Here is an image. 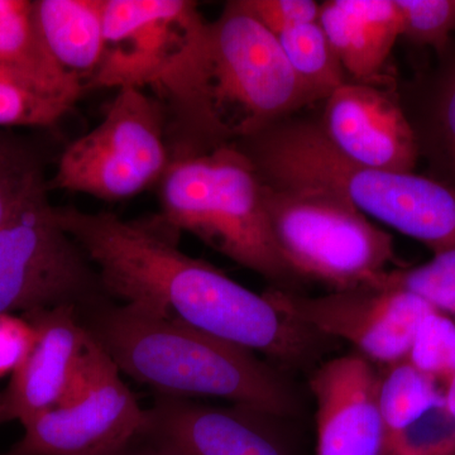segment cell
<instances>
[{"label": "cell", "mask_w": 455, "mask_h": 455, "mask_svg": "<svg viewBox=\"0 0 455 455\" xmlns=\"http://www.w3.org/2000/svg\"><path fill=\"white\" fill-rule=\"evenodd\" d=\"M317 22L347 75L357 82L376 80L401 38L395 0H328L320 3Z\"/></svg>", "instance_id": "16"}, {"label": "cell", "mask_w": 455, "mask_h": 455, "mask_svg": "<svg viewBox=\"0 0 455 455\" xmlns=\"http://www.w3.org/2000/svg\"><path fill=\"white\" fill-rule=\"evenodd\" d=\"M265 296L281 313L326 338L349 341L359 355L381 367L407 358L419 326L438 311L415 293L372 287L317 298L271 289Z\"/></svg>", "instance_id": "10"}, {"label": "cell", "mask_w": 455, "mask_h": 455, "mask_svg": "<svg viewBox=\"0 0 455 455\" xmlns=\"http://www.w3.org/2000/svg\"><path fill=\"white\" fill-rule=\"evenodd\" d=\"M379 455H455V421L445 401L385 440Z\"/></svg>", "instance_id": "26"}, {"label": "cell", "mask_w": 455, "mask_h": 455, "mask_svg": "<svg viewBox=\"0 0 455 455\" xmlns=\"http://www.w3.org/2000/svg\"><path fill=\"white\" fill-rule=\"evenodd\" d=\"M109 455H178L169 449L161 447V445L156 444L152 440L145 438V436L139 435L136 438L132 439L128 444L124 447L118 449L114 451L113 454Z\"/></svg>", "instance_id": "30"}, {"label": "cell", "mask_w": 455, "mask_h": 455, "mask_svg": "<svg viewBox=\"0 0 455 455\" xmlns=\"http://www.w3.org/2000/svg\"><path fill=\"white\" fill-rule=\"evenodd\" d=\"M160 217L227 259L292 291L299 278L272 235L263 184L235 145L172 161L160 180Z\"/></svg>", "instance_id": "5"}, {"label": "cell", "mask_w": 455, "mask_h": 455, "mask_svg": "<svg viewBox=\"0 0 455 455\" xmlns=\"http://www.w3.org/2000/svg\"><path fill=\"white\" fill-rule=\"evenodd\" d=\"M44 182L40 157L16 137L0 131V229Z\"/></svg>", "instance_id": "23"}, {"label": "cell", "mask_w": 455, "mask_h": 455, "mask_svg": "<svg viewBox=\"0 0 455 455\" xmlns=\"http://www.w3.org/2000/svg\"><path fill=\"white\" fill-rule=\"evenodd\" d=\"M77 313L121 373L156 394L224 398L275 418L295 412L291 388L250 350L109 296Z\"/></svg>", "instance_id": "3"}, {"label": "cell", "mask_w": 455, "mask_h": 455, "mask_svg": "<svg viewBox=\"0 0 455 455\" xmlns=\"http://www.w3.org/2000/svg\"><path fill=\"white\" fill-rule=\"evenodd\" d=\"M0 71L44 94L76 103L84 86L66 75L44 46L31 0H0Z\"/></svg>", "instance_id": "18"}, {"label": "cell", "mask_w": 455, "mask_h": 455, "mask_svg": "<svg viewBox=\"0 0 455 455\" xmlns=\"http://www.w3.org/2000/svg\"><path fill=\"white\" fill-rule=\"evenodd\" d=\"M379 377L372 362L359 353L331 359L314 371L316 455L381 454Z\"/></svg>", "instance_id": "15"}, {"label": "cell", "mask_w": 455, "mask_h": 455, "mask_svg": "<svg viewBox=\"0 0 455 455\" xmlns=\"http://www.w3.org/2000/svg\"><path fill=\"white\" fill-rule=\"evenodd\" d=\"M235 145L266 187L325 194L433 253L455 248V191L429 176L353 163L326 140L317 119L293 114Z\"/></svg>", "instance_id": "4"}, {"label": "cell", "mask_w": 455, "mask_h": 455, "mask_svg": "<svg viewBox=\"0 0 455 455\" xmlns=\"http://www.w3.org/2000/svg\"><path fill=\"white\" fill-rule=\"evenodd\" d=\"M49 188L46 182L36 188L0 229V314L82 309L109 296L92 260L60 226Z\"/></svg>", "instance_id": "7"}, {"label": "cell", "mask_w": 455, "mask_h": 455, "mask_svg": "<svg viewBox=\"0 0 455 455\" xmlns=\"http://www.w3.org/2000/svg\"><path fill=\"white\" fill-rule=\"evenodd\" d=\"M438 73L416 114H407L419 155L430 166L429 178L455 191V46L440 55Z\"/></svg>", "instance_id": "19"}, {"label": "cell", "mask_w": 455, "mask_h": 455, "mask_svg": "<svg viewBox=\"0 0 455 455\" xmlns=\"http://www.w3.org/2000/svg\"><path fill=\"white\" fill-rule=\"evenodd\" d=\"M272 235L289 267L334 291L371 286L396 263L394 238L352 206L311 191L263 185Z\"/></svg>", "instance_id": "6"}, {"label": "cell", "mask_w": 455, "mask_h": 455, "mask_svg": "<svg viewBox=\"0 0 455 455\" xmlns=\"http://www.w3.org/2000/svg\"><path fill=\"white\" fill-rule=\"evenodd\" d=\"M170 164L163 107L121 89L100 124L62 152L49 188L121 202L158 184Z\"/></svg>", "instance_id": "8"}, {"label": "cell", "mask_w": 455, "mask_h": 455, "mask_svg": "<svg viewBox=\"0 0 455 455\" xmlns=\"http://www.w3.org/2000/svg\"><path fill=\"white\" fill-rule=\"evenodd\" d=\"M401 18V37L442 55L455 32V0H395Z\"/></svg>", "instance_id": "25"}, {"label": "cell", "mask_w": 455, "mask_h": 455, "mask_svg": "<svg viewBox=\"0 0 455 455\" xmlns=\"http://www.w3.org/2000/svg\"><path fill=\"white\" fill-rule=\"evenodd\" d=\"M407 359L423 372L447 385L455 373V323L435 311L425 317Z\"/></svg>", "instance_id": "27"}, {"label": "cell", "mask_w": 455, "mask_h": 455, "mask_svg": "<svg viewBox=\"0 0 455 455\" xmlns=\"http://www.w3.org/2000/svg\"><path fill=\"white\" fill-rule=\"evenodd\" d=\"M140 435L178 455H292L275 416L156 394Z\"/></svg>", "instance_id": "13"}, {"label": "cell", "mask_w": 455, "mask_h": 455, "mask_svg": "<svg viewBox=\"0 0 455 455\" xmlns=\"http://www.w3.org/2000/svg\"><path fill=\"white\" fill-rule=\"evenodd\" d=\"M367 287L415 293L440 313L455 315V248L434 253L424 265L390 269Z\"/></svg>", "instance_id": "22"}, {"label": "cell", "mask_w": 455, "mask_h": 455, "mask_svg": "<svg viewBox=\"0 0 455 455\" xmlns=\"http://www.w3.org/2000/svg\"><path fill=\"white\" fill-rule=\"evenodd\" d=\"M35 341V329L26 319L0 314V376L20 366Z\"/></svg>", "instance_id": "29"}, {"label": "cell", "mask_w": 455, "mask_h": 455, "mask_svg": "<svg viewBox=\"0 0 455 455\" xmlns=\"http://www.w3.org/2000/svg\"><path fill=\"white\" fill-rule=\"evenodd\" d=\"M145 416L119 368L90 337L64 401L23 425L22 438L7 455L113 454L139 435Z\"/></svg>", "instance_id": "9"}, {"label": "cell", "mask_w": 455, "mask_h": 455, "mask_svg": "<svg viewBox=\"0 0 455 455\" xmlns=\"http://www.w3.org/2000/svg\"><path fill=\"white\" fill-rule=\"evenodd\" d=\"M33 7L50 56L85 92L103 60L106 0H35Z\"/></svg>", "instance_id": "17"}, {"label": "cell", "mask_w": 455, "mask_h": 455, "mask_svg": "<svg viewBox=\"0 0 455 455\" xmlns=\"http://www.w3.org/2000/svg\"><path fill=\"white\" fill-rule=\"evenodd\" d=\"M56 217L92 260L113 300L180 320L266 357L289 343V317L263 293L182 252L180 233L160 215L124 220L113 212L56 206Z\"/></svg>", "instance_id": "1"}, {"label": "cell", "mask_w": 455, "mask_h": 455, "mask_svg": "<svg viewBox=\"0 0 455 455\" xmlns=\"http://www.w3.org/2000/svg\"><path fill=\"white\" fill-rule=\"evenodd\" d=\"M320 130L353 163L390 172H415L419 147L401 99L373 82L348 80L325 101Z\"/></svg>", "instance_id": "12"}, {"label": "cell", "mask_w": 455, "mask_h": 455, "mask_svg": "<svg viewBox=\"0 0 455 455\" xmlns=\"http://www.w3.org/2000/svg\"><path fill=\"white\" fill-rule=\"evenodd\" d=\"M170 163L254 136L307 106L276 36L227 2L151 88Z\"/></svg>", "instance_id": "2"}, {"label": "cell", "mask_w": 455, "mask_h": 455, "mask_svg": "<svg viewBox=\"0 0 455 455\" xmlns=\"http://www.w3.org/2000/svg\"><path fill=\"white\" fill-rule=\"evenodd\" d=\"M444 401L449 412L453 416L455 421V373L451 376V379H449L447 385H445Z\"/></svg>", "instance_id": "31"}, {"label": "cell", "mask_w": 455, "mask_h": 455, "mask_svg": "<svg viewBox=\"0 0 455 455\" xmlns=\"http://www.w3.org/2000/svg\"><path fill=\"white\" fill-rule=\"evenodd\" d=\"M276 37L307 106L325 101L335 90L348 82L339 57L317 20L295 27Z\"/></svg>", "instance_id": "21"}, {"label": "cell", "mask_w": 455, "mask_h": 455, "mask_svg": "<svg viewBox=\"0 0 455 455\" xmlns=\"http://www.w3.org/2000/svg\"><path fill=\"white\" fill-rule=\"evenodd\" d=\"M442 403H444V390L438 379L419 370L409 359L382 367L377 405L381 416L383 442Z\"/></svg>", "instance_id": "20"}, {"label": "cell", "mask_w": 455, "mask_h": 455, "mask_svg": "<svg viewBox=\"0 0 455 455\" xmlns=\"http://www.w3.org/2000/svg\"><path fill=\"white\" fill-rule=\"evenodd\" d=\"M74 104L29 88L0 71V127H50Z\"/></svg>", "instance_id": "24"}, {"label": "cell", "mask_w": 455, "mask_h": 455, "mask_svg": "<svg viewBox=\"0 0 455 455\" xmlns=\"http://www.w3.org/2000/svg\"><path fill=\"white\" fill-rule=\"evenodd\" d=\"M245 9L274 36L316 22L320 3L313 0H242Z\"/></svg>", "instance_id": "28"}, {"label": "cell", "mask_w": 455, "mask_h": 455, "mask_svg": "<svg viewBox=\"0 0 455 455\" xmlns=\"http://www.w3.org/2000/svg\"><path fill=\"white\" fill-rule=\"evenodd\" d=\"M23 319L35 329V341L0 398V423L20 421L22 427L64 401L82 371L90 341L77 307L29 311Z\"/></svg>", "instance_id": "14"}, {"label": "cell", "mask_w": 455, "mask_h": 455, "mask_svg": "<svg viewBox=\"0 0 455 455\" xmlns=\"http://www.w3.org/2000/svg\"><path fill=\"white\" fill-rule=\"evenodd\" d=\"M204 23L188 0H106L103 60L85 92L151 89Z\"/></svg>", "instance_id": "11"}]
</instances>
